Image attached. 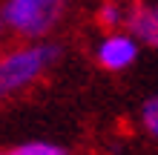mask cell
Instances as JSON below:
<instances>
[{"label":"cell","instance_id":"5","mask_svg":"<svg viewBox=\"0 0 158 155\" xmlns=\"http://www.w3.org/2000/svg\"><path fill=\"white\" fill-rule=\"evenodd\" d=\"M6 155H66L60 147H52V144H23V147H15V149H9Z\"/></svg>","mask_w":158,"mask_h":155},{"label":"cell","instance_id":"1","mask_svg":"<svg viewBox=\"0 0 158 155\" xmlns=\"http://www.w3.org/2000/svg\"><path fill=\"white\" fill-rule=\"evenodd\" d=\"M63 0H9L3 9V23L23 38H40L58 23Z\"/></svg>","mask_w":158,"mask_h":155},{"label":"cell","instance_id":"4","mask_svg":"<svg viewBox=\"0 0 158 155\" xmlns=\"http://www.w3.org/2000/svg\"><path fill=\"white\" fill-rule=\"evenodd\" d=\"M129 29L138 40L150 43V46H158V12H150V9H135L132 17H129Z\"/></svg>","mask_w":158,"mask_h":155},{"label":"cell","instance_id":"7","mask_svg":"<svg viewBox=\"0 0 158 155\" xmlns=\"http://www.w3.org/2000/svg\"><path fill=\"white\" fill-rule=\"evenodd\" d=\"M98 20L104 23V26H118V23H121V12H118V6H115V3H106L104 9H101Z\"/></svg>","mask_w":158,"mask_h":155},{"label":"cell","instance_id":"6","mask_svg":"<svg viewBox=\"0 0 158 155\" xmlns=\"http://www.w3.org/2000/svg\"><path fill=\"white\" fill-rule=\"evenodd\" d=\"M144 126H147L150 135L158 138V98H152V101L144 104Z\"/></svg>","mask_w":158,"mask_h":155},{"label":"cell","instance_id":"2","mask_svg":"<svg viewBox=\"0 0 158 155\" xmlns=\"http://www.w3.org/2000/svg\"><path fill=\"white\" fill-rule=\"evenodd\" d=\"M55 58H58V46H49V43L6 55L0 60V95L23 89L26 84H32Z\"/></svg>","mask_w":158,"mask_h":155},{"label":"cell","instance_id":"3","mask_svg":"<svg viewBox=\"0 0 158 155\" xmlns=\"http://www.w3.org/2000/svg\"><path fill=\"white\" fill-rule=\"evenodd\" d=\"M135 40L132 38H124V35H112V38H106L104 43H101L98 49V60L104 69H124L129 66V63L135 60Z\"/></svg>","mask_w":158,"mask_h":155}]
</instances>
